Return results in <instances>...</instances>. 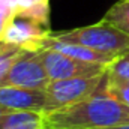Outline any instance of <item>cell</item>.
<instances>
[{"label":"cell","mask_w":129,"mask_h":129,"mask_svg":"<svg viewBox=\"0 0 129 129\" xmlns=\"http://www.w3.org/2000/svg\"><path fill=\"white\" fill-rule=\"evenodd\" d=\"M45 64L41 59L39 50H23L12 63L9 74L3 80L2 87H23L45 90L50 84Z\"/></svg>","instance_id":"4"},{"label":"cell","mask_w":129,"mask_h":129,"mask_svg":"<svg viewBox=\"0 0 129 129\" xmlns=\"http://www.w3.org/2000/svg\"><path fill=\"white\" fill-rule=\"evenodd\" d=\"M51 36L63 42L89 47L113 57H119L129 53V36L116 29L114 26L105 23L104 20L92 26L77 27L63 32H53Z\"/></svg>","instance_id":"2"},{"label":"cell","mask_w":129,"mask_h":129,"mask_svg":"<svg viewBox=\"0 0 129 129\" xmlns=\"http://www.w3.org/2000/svg\"><path fill=\"white\" fill-rule=\"evenodd\" d=\"M51 33H53L51 27H47L26 15L17 14L8 24L3 35V41L8 44L18 45L24 50L38 51L42 48L44 41L48 36H51Z\"/></svg>","instance_id":"6"},{"label":"cell","mask_w":129,"mask_h":129,"mask_svg":"<svg viewBox=\"0 0 129 129\" xmlns=\"http://www.w3.org/2000/svg\"><path fill=\"white\" fill-rule=\"evenodd\" d=\"M48 129H107L129 123V107L108 90L105 77L96 92L84 101L45 114Z\"/></svg>","instance_id":"1"},{"label":"cell","mask_w":129,"mask_h":129,"mask_svg":"<svg viewBox=\"0 0 129 129\" xmlns=\"http://www.w3.org/2000/svg\"><path fill=\"white\" fill-rule=\"evenodd\" d=\"M107 129H129V123H126V125H119V126H113V128H107Z\"/></svg>","instance_id":"16"},{"label":"cell","mask_w":129,"mask_h":129,"mask_svg":"<svg viewBox=\"0 0 129 129\" xmlns=\"http://www.w3.org/2000/svg\"><path fill=\"white\" fill-rule=\"evenodd\" d=\"M0 105L11 111H35L45 114L47 92L23 87H0Z\"/></svg>","instance_id":"7"},{"label":"cell","mask_w":129,"mask_h":129,"mask_svg":"<svg viewBox=\"0 0 129 129\" xmlns=\"http://www.w3.org/2000/svg\"><path fill=\"white\" fill-rule=\"evenodd\" d=\"M0 129H48L44 113L9 111L0 119Z\"/></svg>","instance_id":"9"},{"label":"cell","mask_w":129,"mask_h":129,"mask_svg":"<svg viewBox=\"0 0 129 129\" xmlns=\"http://www.w3.org/2000/svg\"><path fill=\"white\" fill-rule=\"evenodd\" d=\"M50 0H20L18 14L26 15L50 27Z\"/></svg>","instance_id":"10"},{"label":"cell","mask_w":129,"mask_h":129,"mask_svg":"<svg viewBox=\"0 0 129 129\" xmlns=\"http://www.w3.org/2000/svg\"><path fill=\"white\" fill-rule=\"evenodd\" d=\"M42 48H53V50H57L60 53H64L74 59H78V60H83V62H90V63H101V64H110L113 63L117 57H113V56H108V54H104V53H99L96 50H92L89 47H84V45H80V44H72V42H63V41H59L53 36H48L44 44H42ZM41 48V50H42Z\"/></svg>","instance_id":"8"},{"label":"cell","mask_w":129,"mask_h":129,"mask_svg":"<svg viewBox=\"0 0 129 129\" xmlns=\"http://www.w3.org/2000/svg\"><path fill=\"white\" fill-rule=\"evenodd\" d=\"M105 72L98 74V75L74 77V78L50 81L48 87L45 89V92H47L45 114L54 113V111L62 110L69 105H74L80 101H84L90 95H93L99 89V86L102 84Z\"/></svg>","instance_id":"3"},{"label":"cell","mask_w":129,"mask_h":129,"mask_svg":"<svg viewBox=\"0 0 129 129\" xmlns=\"http://www.w3.org/2000/svg\"><path fill=\"white\" fill-rule=\"evenodd\" d=\"M105 83H107V90L123 105L129 107V78L111 80L107 77V72H105Z\"/></svg>","instance_id":"13"},{"label":"cell","mask_w":129,"mask_h":129,"mask_svg":"<svg viewBox=\"0 0 129 129\" xmlns=\"http://www.w3.org/2000/svg\"><path fill=\"white\" fill-rule=\"evenodd\" d=\"M3 44H5V41H0V48L3 47Z\"/></svg>","instance_id":"17"},{"label":"cell","mask_w":129,"mask_h":129,"mask_svg":"<svg viewBox=\"0 0 129 129\" xmlns=\"http://www.w3.org/2000/svg\"><path fill=\"white\" fill-rule=\"evenodd\" d=\"M18 14V6L14 3H9L6 0H0V41H3V35L8 27V24L12 21V18Z\"/></svg>","instance_id":"14"},{"label":"cell","mask_w":129,"mask_h":129,"mask_svg":"<svg viewBox=\"0 0 129 129\" xmlns=\"http://www.w3.org/2000/svg\"><path fill=\"white\" fill-rule=\"evenodd\" d=\"M9 111H11V110H8L6 107H2V105H0V119H2V117H3L5 114H8Z\"/></svg>","instance_id":"15"},{"label":"cell","mask_w":129,"mask_h":129,"mask_svg":"<svg viewBox=\"0 0 129 129\" xmlns=\"http://www.w3.org/2000/svg\"><path fill=\"white\" fill-rule=\"evenodd\" d=\"M24 48L14 45V44H8V42H5L3 47L0 48V87L3 84V80L9 74V69H11L12 63L17 60V57L21 54Z\"/></svg>","instance_id":"12"},{"label":"cell","mask_w":129,"mask_h":129,"mask_svg":"<svg viewBox=\"0 0 129 129\" xmlns=\"http://www.w3.org/2000/svg\"><path fill=\"white\" fill-rule=\"evenodd\" d=\"M102 20L129 36V0H120L114 3L105 12Z\"/></svg>","instance_id":"11"},{"label":"cell","mask_w":129,"mask_h":129,"mask_svg":"<svg viewBox=\"0 0 129 129\" xmlns=\"http://www.w3.org/2000/svg\"><path fill=\"white\" fill-rule=\"evenodd\" d=\"M41 59L45 64L47 74L51 81L74 78V77H87V75H98L107 71V64L90 63L74 59L64 53H60L53 48H42L39 50Z\"/></svg>","instance_id":"5"}]
</instances>
